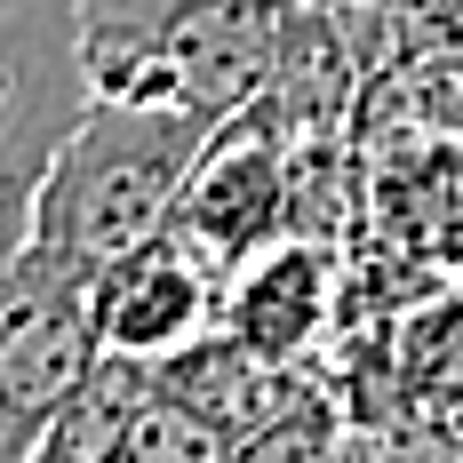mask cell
<instances>
[{
    "mask_svg": "<svg viewBox=\"0 0 463 463\" xmlns=\"http://www.w3.org/2000/svg\"><path fill=\"white\" fill-rule=\"evenodd\" d=\"M296 0H80V56L104 104L232 120L279 89Z\"/></svg>",
    "mask_w": 463,
    "mask_h": 463,
    "instance_id": "obj_1",
    "label": "cell"
},
{
    "mask_svg": "<svg viewBox=\"0 0 463 463\" xmlns=\"http://www.w3.org/2000/svg\"><path fill=\"white\" fill-rule=\"evenodd\" d=\"M224 120L184 112V104H104L96 96L89 120L64 137L56 168L41 184V240L48 256L104 272L120 264L128 248H144L152 232L176 224V200H184L200 152Z\"/></svg>",
    "mask_w": 463,
    "mask_h": 463,
    "instance_id": "obj_2",
    "label": "cell"
},
{
    "mask_svg": "<svg viewBox=\"0 0 463 463\" xmlns=\"http://www.w3.org/2000/svg\"><path fill=\"white\" fill-rule=\"evenodd\" d=\"M89 104L80 0H0V279L33 248L41 184Z\"/></svg>",
    "mask_w": 463,
    "mask_h": 463,
    "instance_id": "obj_3",
    "label": "cell"
},
{
    "mask_svg": "<svg viewBox=\"0 0 463 463\" xmlns=\"http://www.w3.org/2000/svg\"><path fill=\"white\" fill-rule=\"evenodd\" d=\"M96 360H104L96 272L48 256L41 240H33L8 264V279H0V448L33 463L41 431L89 383Z\"/></svg>",
    "mask_w": 463,
    "mask_h": 463,
    "instance_id": "obj_4",
    "label": "cell"
},
{
    "mask_svg": "<svg viewBox=\"0 0 463 463\" xmlns=\"http://www.w3.org/2000/svg\"><path fill=\"white\" fill-rule=\"evenodd\" d=\"M296 216H304V128L288 120L279 96H264L208 137L184 200H176V232L232 279L248 256L279 248Z\"/></svg>",
    "mask_w": 463,
    "mask_h": 463,
    "instance_id": "obj_5",
    "label": "cell"
},
{
    "mask_svg": "<svg viewBox=\"0 0 463 463\" xmlns=\"http://www.w3.org/2000/svg\"><path fill=\"white\" fill-rule=\"evenodd\" d=\"M96 335L120 360L168 368V360L224 335V272L176 224L152 232L144 248H128L120 264L96 272Z\"/></svg>",
    "mask_w": 463,
    "mask_h": 463,
    "instance_id": "obj_6",
    "label": "cell"
},
{
    "mask_svg": "<svg viewBox=\"0 0 463 463\" xmlns=\"http://www.w3.org/2000/svg\"><path fill=\"white\" fill-rule=\"evenodd\" d=\"M368 456L383 448H408V456H439L463 463V288L416 304L383 368H375V400L352 408Z\"/></svg>",
    "mask_w": 463,
    "mask_h": 463,
    "instance_id": "obj_7",
    "label": "cell"
},
{
    "mask_svg": "<svg viewBox=\"0 0 463 463\" xmlns=\"http://www.w3.org/2000/svg\"><path fill=\"white\" fill-rule=\"evenodd\" d=\"M335 272H344V248L312 240V232H288L279 248L248 256L224 279V344H240L264 368H304L344 304Z\"/></svg>",
    "mask_w": 463,
    "mask_h": 463,
    "instance_id": "obj_8",
    "label": "cell"
},
{
    "mask_svg": "<svg viewBox=\"0 0 463 463\" xmlns=\"http://www.w3.org/2000/svg\"><path fill=\"white\" fill-rule=\"evenodd\" d=\"M144 400H152V368L104 352L89 368V383L56 408V423L41 431L33 463H128V431H137Z\"/></svg>",
    "mask_w": 463,
    "mask_h": 463,
    "instance_id": "obj_9",
    "label": "cell"
},
{
    "mask_svg": "<svg viewBox=\"0 0 463 463\" xmlns=\"http://www.w3.org/2000/svg\"><path fill=\"white\" fill-rule=\"evenodd\" d=\"M128 463H240V423L216 416L200 392H184L168 368H152V400L128 431Z\"/></svg>",
    "mask_w": 463,
    "mask_h": 463,
    "instance_id": "obj_10",
    "label": "cell"
}]
</instances>
